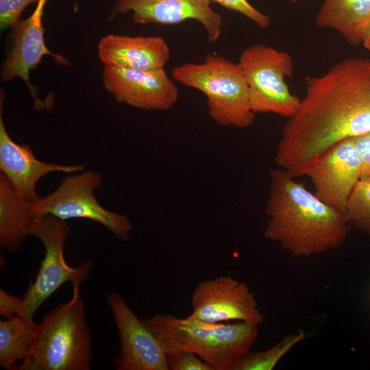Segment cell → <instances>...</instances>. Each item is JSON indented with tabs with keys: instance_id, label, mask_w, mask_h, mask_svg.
Masks as SVG:
<instances>
[{
	"instance_id": "9a60e30c",
	"label": "cell",
	"mask_w": 370,
	"mask_h": 370,
	"mask_svg": "<svg viewBox=\"0 0 370 370\" xmlns=\"http://www.w3.org/2000/svg\"><path fill=\"white\" fill-rule=\"evenodd\" d=\"M42 17V14L33 12L28 18L20 20L12 27V45L1 71L3 82L19 77L25 82L34 99L36 107L40 108L47 107L38 99L36 90L30 83V71L36 69L47 55L52 56L60 64L69 62L47 47Z\"/></svg>"
},
{
	"instance_id": "5b68a950",
	"label": "cell",
	"mask_w": 370,
	"mask_h": 370,
	"mask_svg": "<svg viewBox=\"0 0 370 370\" xmlns=\"http://www.w3.org/2000/svg\"><path fill=\"white\" fill-rule=\"evenodd\" d=\"M172 77L181 84L201 92L208 112L223 127L246 128L253 125L248 87L238 63L207 54L200 63L187 62L172 69Z\"/></svg>"
},
{
	"instance_id": "7402d4cb",
	"label": "cell",
	"mask_w": 370,
	"mask_h": 370,
	"mask_svg": "<svg viewBox=\"0 0 370 370\" xmlns=\"http://www.w3.org/2000/svg\"><path fill=\"white\" fill-rule=\"evenodd\" d=\"M223 8L238 12L262 29H267L271 23L269 17L262 13L247 0H210Z\"/></svg>"
},
{
	"instance_id": "5bb4252c",
	"label": "cell",
	"mask_w": 370,
	"mask_h": 370,
	"mask_svg": "<svg viewBox=\"0 0 370 370\" xmlns=\"http://www.w3.org/2000/svg\"><path fill=\"white\" fill-rule=\"evenodd\" d=\"M0 108V170L17 193L29 202L40 197L36 191L38 182L52 172L73 173L84 170L83 164H61L38 160L27 145H20L8 132Z\"/></svg>"
},
{
	"instance_id": "cb8c5ba5",
	"label": "cell",
	"mask_w": 370,
	"mask_h": 370,
	"mask_svg": "<svg viewBox=\"0 0 370 370\" xmlns=\"http://www.w3.org/2000/svg\"><path fill=\"white\" fill-rule=\"evenodd\" d=\"M39 0H0V29L4 31L20 21L23 11Z\"/></svg>"
},
{
	"instance_id": "7c38bea8",
	"label": "cell",
	"mask_w": 370,
	"mask_h": 370,
	"mask_svg": "<svg viewBox=\"0 0 370 370\" xmlns=\"http://www.w3.org/2000/svg\"><path fill=\"white\" fill-rule=\"evenodd\" d=\"M360 175L361 160L352 137L329 149L312 164L306 174L313 184L314 195L344 213Z\"/></svg>"
},
{
	"instance_id": "6da1fadb",
	"label": "cell",
	"mask_w": 370,
	"mask_h": 370,
	"mask_svg": "<svg viewBox=\"0 0 370 370\" xmlns=\"http://www.w3.org/2000/svg\"><path fill=\"white\" fill-rule=\"evenodd\" d=\"M306 94L288 119L275 162L293 177L335 144L370 132V59L346 58L305 78Z\"/></svg>"
},
{
	"instance_id": "3957f363",
	"label": "cell",
	"mask_w": 370,
	"mask_h": 370,
	"mask_svg": "<svg viewBox=\"0 0 370 370\" xmlns=\"http://www.w3.org/2000/svg\"><path fill=\"white\" fill-rule=\"evenodd\" d=\"M142 319L166 354L193 352L214 370H231L258 337L259 325L247 321L207 323L160 314Z\"/></svg>"
},
{
	"instance_id": "f1b7e54d",
	"label": "cell",
	"mask_w": 370,
	"mask_h": 370,
	"mask_svg": "<svg viewBox=\"0 0 370 370\" xmlns=\"http://www.w3.org/2000/svg\"><path fill=\"white\" fill-rule=\"evenodd\" d=\"M292 3H297L299 0H290Z\"/></svg>"
},
{
	"instance_id": "9c48e42d",
	"label": "cell",
	"mask_w": 370,
	"mask_h": 370,
	"mask_svg": "<svg viewBox=\"0 0 370 370\" xmlns=\"http://www.w3.org/2000/svg\"><path fill=\"white\" fill-rule=\"evenodd\" d=\"M190 318L207 323L236 321L260 325L264 316L248 285L221 275L199 282L192 293Z\"/></svg>"
},
{
	"instance_id": "83f0119b",
	"label": "cell",
	"mask_w": 370,
	"mask_h": 370,
	"mask_svg": "<svg viewBox=\"0 0 370 370\" xmlns=\"http://www.w3.org/2000/svg\"><path fill=\"white\" fill-rule=\"evenodd\" d=\"M48 1L49 0H39L34 12L38 14H42L44 7Z\"/></svg>"
},
{
	"instance_id": "7a4b0ae2",
	"label": "cell",
	"mask_w": 370,
	"mask_h": 370,
	"mask_svg": "<svg viewBox=\"0 0 370 370\" xmlns=\"http://www.w3.org/2000/svg\"><path fill=\"white\" fill-rule=\"evenodd\" d=\"M264 238L293 258H310L338 249L351 224L344 212L321 201L286 171L269 172Z\"/></svg>"
},
{
	"instance_id": "8fae6325",
	"label": "cell",
	"mask_w": 370,
	"mask_h": 370,
	"mask_svg": "<svg viewBox=\"0 0 370 370\" xmlns=\"http://www.w3.org/2000/svg\"><path fill=\"white\" fill-rule=\"evenodd\" d=\"M102 83L116 101L144 110H168L179 98L178 88L164 69L140 71L104 66Z\"/></svg>"
},
{
	"instance_id": "4fadbf2b",
	"label": "cell",
	"mask_w": 370,
	"mask_h": 370,
	"mask_svg": "<svg viewBox=\"0 0 370 370\" xmlns=\"http://www.w3.org/2000/svg\"><path fill=\"white\" fill-rule=\"evenodd\" d=\"M210 3V0H116L110 18L131 13L136 23L160 25L193 20L204 27L207 41L213 43L221 36L223 21Z\"/></svg>"
},
{
	"instance_id": "30bf717a",
	"label": "cell",
	"mask_w": 370,
	"mask_h": 370,
	"mask_svg": "<svg viewBox=\"0 0 370 370\" xmlns=\"http://www.w3.org/2000/svg\"><path fill=\"white\" fill-rule=\"evenodd\" d=\"M120 341L113 362L117 370H169L160 342L118 293L107 296Z\"/></svg>"
},
{
	"instance_id": "8992f818",
	"label": "cell",
	"mask_w": 370,
	"mask_h": 370,
	"mask_svg": "<svg viewBox=\"0 0 370 370\" xmlns=\"http://www.w3.org/2000/svg\"><path fill=\"white\" fill-rule=\"evenodd\" d=\"M238 64L248 87L251 110L289 119L297 111L301 99L292 94L286 78L292 77L291 56L263 44H256L241 53Z\"/></svg>"
},
{
	"instance_id": "484cf974",
	"label": "cell",
	"mask_w": 370,
	"mask_h": 370,
	"mask_svg": "<svg viewBox=\"0 0 370 370\" xmlns=\"http://www.w3.org/2000/svg\"><path fill=\"white\" fill-rule=\"evenodd\" d=\"M21 299L4 290H0V314L7 318L12 317L18 311Z\"/></svg>"
},
{
	"instance_id": "277c9868",
	"label": "cell",
	"mask_w": 370,
	"mask_h": 370,
	"mask_svg": "<svg viewBox=\"0 0 370 370\" xmlns=\"http://www.w3.org/2000/svg\"><path fill=\"white\" fill-rule=\"evenodd\" d=\"M79 283L69 301L60 303L38 324L36 335L18 370H88L92 358L90 331Z\"/></svg>"
},
{
	"instance_id": "ba28073f",
	"label": "cell",
	"mask_w": 370,
	"mask_h": 370,
	"mask_svg": "<svg viewBox=\"0 0 370 370\" xmlns=\"http://www.w3.org/2000/svg\"><path fill=\"white\" fill-rule=\"evenodd\" d=\"M101 182V175L95 172L68 175L54 191L29 203L31 213L34 219L50 215L62 221L92 220L104 226L119 239L127 241L132 230L128 217L106 209L94 195V190Z\"/></svg>"
},
{
	"instance_id": "2e32d148",
	"label": "cell",
	"mask_w": 370,
	"mask_h": 370,
	"mask_svg": "<svg viewBox=\"0 0 370 370\" xmlns=\"http://www.w3.org/2000/svg\"><path fill=\"white\" fill-rule=\"evenodd\" d=\"M97 55L104 66L156 71L164 69L171 50L160 36L108 34L99 40Z\"/></svg>"
},
{
	"instance_id": "e0dca14e",
	"label": "cell",
	"mask_w": 370,
	"mask_h": 370,
	"mask_svg": "<svg viewBox=\"0 0 370 370\" xmlns=\"http://www.w3.org/2000/svg\"><path fill=\"white\" fill-rule=\"evenodd\" d=\"M315 25L336 30L348 43L359 45L370 26V0H324Z\"/></svg>"
},
{
	"instance_id": "4316f807",
	"label": "cell",
	"mask_w": 370,
	"mask_h": 370,
	"mask_svg": "<svg viewBox=\"0 0 370 370\" xmlns=\"http://www.w3.org/2000/svg\"><path fill=\"white\" fill-rule=\"evenodd\" d=\"M362 44L366 49L370 51V26L363 36Z\"/></svg>"
},
{
	"instance_id": "603a6c76",
	"label": "cell",
	"mask_w": 370,
	"mask_h": 370,
	"mask_svg": "<svg viewBox=\"0 0 370 370\" xmlns=\"http://www.w3.org/2000/svg\"><path fill=\"white\" fill-rule=\"evenodd\" d=\"M169 370H214L197 354L190 352H179L166 354Z\"/></svg>"
},
{
	"instance_id": "d6986e66",
	"label": "cell",
	"mask_w": 370,
	"mask_h": 370,
	"mask_svg": "<svg viewBox=\"0 0 370 370\" xmlns=\"http://www.w3.org/2000/svg\"><path fill=\"white\" fill-rule=\"evenodd\" d=\"M38 324L18 314L0 321V365L16 369V363L27 356L34 341Z\"/></svg>"
},
{
	"instance_id": "44dd1931",
	"label": "cell",
	"mask_w": 370,
	"mask_h": 370,
	"mask_svg": "<svg viewBox=\"0 0 370 370\" xmlns=\"http://www.w3.org/2000/svg\"><path fill=\"white\" fill-rule=\"evenodd\" d=\"M345 214L352 226L370 235V177L356 183L347 200Z\"/></svg>"
},
{
	"instance_id": "ac0fdd59",
	"label": "cell",
	"mask_w": 370,
	"mask_h": 370,
	"mask_svg": "<svg viewBox=\"0 0 370 370\" xmlns=\"http://www.w3.org/2000/svg\"><path fill=\"white\" fill-rule=\"evenodd\" d=\"M29 201L21 197L10 182L0 174V243L14 253L20 249L35 219Z\"/></svg>"
},
{
	"instance_id": "ffe728a7",
	"label": "cell",
	"mask_w": 370,
	"mask_h": 370,
	"mask_svg": "<svg viewBox=\"0 0 370 370\" xmlns=\"http://www.w3.org/2000/svg\"><path fill=\"white\" fill-rule=\"evenodd\" d=\"M302 330L284 336L264 351H249L233 365L231 370H272L295 346L305 339Z\"/></svg>"
},
{
	"instance_id": "52a82bcc",
	"label": "cell",
	"mask_w": 370,
	"mask_h": 370,
	"mask_svg": "<svg viewBox=\"0 0 370 370\" xmlns=\"http://www.w3.org/2000/svg\"><path fill=\"white\" fill-rule=\"evenodd\" d=\"M69 231L66 221L50 215L36 218L32 222L29 235L40 240L45 254L36 280L21 299L16 314L33 319L38 309L61 286L68 282L81 284L89 277L92 262L73 267L65 260L64 247Z\"/></svg>"
},
{
	"instance_id": "d4e9b609",
	"label": "cell",
	"mask_w": 370,
	"mask_h": 370,
	"mask_svg": "<svg viewBox=\"0 0 370 370\" xmlns=\"http://www.w3.org/2000/svg\"><path fill=\"white\" fill-rule=\"evenodd\" d=\"M353 141L361 160L360 179L370 177V132L353 136Z\"/></svg>"
}]
</instances>
